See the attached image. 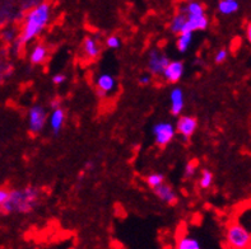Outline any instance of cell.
I'll return each instance as SVG.
<instances>
[{
    "instance_id": "8992f818",
    "label": "cell",
    "mask_w": 251,
    "mask_h": 249,
    "mask_svg": "<svg viewBox=\"0 0 251 249\" xmlns=\"http://www.w3.org/2000/svg\"><path fill=\"white\" fill-rule=\"evenodd\" d=\"M19 0H0V28L22 21L25 13L18 8Z\"/></svg>"
},
{
    "instance_id": "4dcf8cb0",
    "label": "cell",
    "mask_w": 251,
    "mask_h": 249,
    "mask_svg": "<svg viewBox=\"0 0 251 249\" xmlns=\"http://www.w3.org/2000/svg\"><path fill=\"white\" fill-rule=\"evenodd\" d=\"M152 83V75L150 73L148 74H142V75L138 78V84L139 85H150Z\"/></svg>"
},
{
    "instance_id": "1f68e13d",
    "label": "cell",
    "mask_w": 251,
    "mask_h": 249,
    "mask_svg": "<svg viewBox=\"0 0 251 249\" xmlns=\"http://www.w3.org/2000/svg\"><path fill=\"white\" fill-rule=\"evenodd\" d=\"M65 80H67V75L63 73H57L52 76V83H54L55 85L64 84V83H65Z\"/></svg>"
},
{
    "instance_id": "7402d4cb",
    "label": "cell",
    "mask_w": 251,
    "mask_h": 249,
    "mask_svg": "<svg viewBox=\"0 0 251 249\" xmlns=\"http://www.w3.org/2000/svg\"><path fill=\"white\" fill-rule=\"evenodd\" d=\"M217 9L222 16H232L240 9V4L237 0H220Z\"/></svg>"
},
{
    "instance_id": "7c38bea8",
    "label": "cell",
    "mask_w": 251,
    "mask_h": 249,
    "mask_svg": "<svg viewBox=\"0 0 251 249\" xmlns=\"http://www.w3.org/2000/svg\"><path fill=\"white\" fill-rule=\"evenodd\" d=\"M185 108V93L180 87H174L170 91V111L172 116L182 114Z\"/></svg>"
},
{
    "instance_id": "d6a6232c",
    "label": "cell",
    "mask_w": 251,
    "mask_h": 249,
    "mask_svg": "<svg viewBox=\"0 0 251 249\" xmlns=\"http://www.w3.org/2000/svg\"><path fill=\"white\" fill-rule=\"evenodd\" d=\"M95 169V161L93 160H87L84 163V172H91V170Z\"/></svg>"
},
{
    "instance_id": "cb8c5ba5",
    "label": "cell",
    "mask_w": 251,
    "mask_h": 249,
    "mask_svg": "<svg viewBox=\"0 0 251 249\" xmlns=\"http://www.w3.org/2000/svg\"><path fill=\"white\" fill-rule=\"evenodd\" d=\"M166 178H165V174L163 173H159V172H153V173H150L147 176L146 178V182L148 184L150 188H156V187L161 186L162 183H165Z\"/></svg>"
},
{
    "instance_id": "f546056e",
    "label": "cell",
    "mask_w": 251,
    "mask_h": 249,
    "mask_svg": "<svg viewBox=\"0 0 251 249\" xmlns=\"http://www.w3.org/2000/svg\"><path fill=\"white\" fill-rule=\"evenodd\" d=\"M9 187H0V207L5 204V201L8 200V196H9Z\"/></svg>"
},
{
    "instance_id": "ac0fdd59",
    "label": "cell",
    "mask_w": 251,
    "mask_h": 249,
    "mask_svg": "<svg viewBox=\"0 0 251 249\" xmlns=\"http://www.w3.org/2000/svg\"><path fill=\"white\" fill-rule=\"evenodd\" d=\"M175 249H203L201 240L191 234H184L176 242Z\"/></svg>"
},
{
    "instance_id": "9a60e30c",
    "label": "cell",
    "mask_w": 251,
    "mask_h": 249,
    "mask_svg": "<svg viewBox=\"0 0 251 249\" xmlns=\"http://www.w3.org/2000/svg\"><path fill=\"white\" fill-rule=\"evenodd\" d=\"M82 52L84 55V57L88 59V60H95V59H97L100 56V52H101L99 41L93 36H87V37L83 38Z\"/></svg>"
},
{
    "instance_id": "7a4b0ae2",
    "label": "cell",
    "mask_w": 251,
    "mask_h": 249,
    "mask_svg": "<svg viewBox=\"0 0 251 249\" xmlns=\"http://www.w3.org/2000/svg\"><path fill=\"white\" fill-rule=\"evenodd\" d=\"M41 189L31 184L22 188H10L8 200L0 207V215L32 214L41 204Z\"/></svg>"
},
{
    "instance_id": "4fadbf2b",
    "label": "cell",
    "mask_w": 251,
    "mask_h": 249,
    "mask_svg": "<svg viewBox=\"0 0 251 249\" xmlns=\"http://www.w3.org/2000/svg\"><path fill=\"white\" fill-rule=\"evenodd\" d=\"M153 193L156 195L157 199L161 202L166 204V205H175L177 202V193L170 184L167 183H162L161 186L153 188Z\"/></svg>"
},
{
    "instance_id": "484cf974",
    "label": "cell",
    "mask_w": 251,
    "mask_h": 249,
    "mask_svg": "<svg viewBox=\"0 0 251 249\" xmlns=\"http://www.w3.org/2000/svg\"><path fill=\"white\" fill-rule=\"evenodd\" d=\"M105 45L106 47L110 48V50H119L121 47V45H123V41H121V38L119 36L111 35L106 37Z\"/></svg>"
},
{
    "instance_id": "5b68a950",
    "label": "cell",
    "mask_w": 251,
    "mask_h": 249,
    "mask_svg": "<svg viewBox=\"0 0 251 249\" xmlns=\"http://www.w3.org/2000/svg\"><path fill=\"white\" fill-rule=\"evenodd\" d=\"M152 135L154 144L159 148H165L175 139L176 127L169 121H158L152 126Z\"/></svg>"
},
{
    "instance_id": "d4e9b609",
    "label": "cell",
    "mask_w": 251,
    "mask_h": 249,
    "mask_svg": "<svg viewBox=\"0 0 251 249\" xmlns=\"http://www.w3.org/2000/svg\"><path fill=\"white\" fill-rule=\"evenodd\" d=\"M213 181H214V176L213 173L208 169H204L201 172V177H199V187L201 189H208L212 184H213Z\"/></svg>"
},
{
    "instance_id": "ba28073f",
    "label": "cell",
    "mask_w": 251,
    "mask_h": 249,
    "mask_svg": "<svg viewBox=\"0 0 251 249\" xmlns=\"http://www.w3.org/2000/svg\"><path fill=\"white\" fill-rule=\"evenodd\" d=\"M95 87L97 94L101 98H106L114 94V91H116V87H118V82L111 73H101L96 78Z\"/></svg>"
},
{
    "instance_id": "836d02e7",
    "label": "cell",
    "mask_w": 251,
    "mask_h": 249,
    "mask_svg": "<svg viewBox=\"0 0 251 249\" xmlns=\"http://www.w3.org/2000/svg\"><path fill=\"white\" fill-rule=\"evenodd\" d=\"M245 35H246V40H248V42L250 44V46H251V22H249L248 24H246Z\"/></svg>"
},
{
    "instance_id": "6da1fadb",
    "label": "cell",
    "mask_w": 251,
    "mask_h": 249,
    "mask_svg": "<svg viewBox=\"0 0 251 249\" xmlns=\"http://www.w3.org/2000/svg\"><path fill=\"white\" fill-rule=\"evenodd\" d=\"M51 14H52L51 4L45 0L35 8L25 12L19 27L18 38L14 42L25 48V46L35 41L50 23Z\"/></svg>"
},
{
    "instance_id": "f1b7e54d",
    "label": "cell",
    "mask_w": 251,
    "mask_h": 249,
    "mask_svg": "<svg viewBox=\"0 0 251 249\" xmlns=\"http://www.w3.org/2000/svg\"><path fill=\"white\" fill-rule=\"evenodd\" d=\"M227 59H228V51H227V48H220L216 52V55H214V63L218 64V65L225 63Z\"/></svg>"
},
{
    "instance_id": "ffe728a7",
    "label": "cell",
    "mask_w": 251,
    "mask_h": 249,
    "mask_svg": "<svg viewBox=\"0 0 251 249\" xmlns=\"http://www.w3.org/2000/svg\"><path fill=\"white\" fill-rule=\"evenodd\" d=\"M19 28L16 25L6 24L0 28V41L5 45H12L18 38Z\"/></svg>"
},
{
    "instance_id": "5bb4252c",
    "label": "cell",
    "mask_w": 251,
    "mask_h": 249,
    "mask_svg": "<svg viewBox=\"0 0 251 249\" xmlns=\"http://www.w3.org/2000/svg\"><path fill=\"white\" fill-rule=\"evenodd\" d=\"M186 16V14H185ZM209 27V18L207 14H201V16H186V23H185V31L197 32L205 31Z\"/></svg>"
},
{
    "instance_id": "2e32d148",
    "label": "cell",
    "mask_w": 251,
    "mask_h": 249,
    "mask_svg": "<svg viewBox=\"0 0 251 249\" xmlns=\"http://www.w3.org/2000/svg\"><path fill=\"white\" fill-rule=\"evenodd\" d=\"M49 56V50L46 47V45L44 44H36L33 47L31 48L29 51V56H28V60L31 65L33 67H38V65H42V64L46 61Z\"/></svg>"
},
{
    "instance_id": "9c48e42d",
    "label": "cell",
    "mask_w": 251,
    "mask_h": 249,
    "mask_svg": "<svg viewBox=\"0 0 251 249\" xmlns=\"http://www.w3.org/2000/svg\"><path fill=\"white\" fill-rule=\"evenodd\" d=\"M176 133L181 136L185 141H188L198 129L197 117L190 114H180L176 122Z\"/></svg>"
},
{
    "instance_id": "83f0119b",
    "label": "cell",
    "mask_w": 251,
    "mask_h": 249,
    "mask_svg": "<svg viewBox=\"0 0 251 249\" xmlns=\"http://www.w3.org/2000/svg\"><path fill=\"white\" fill-rule=\"evenodd\" d=\"M198 169V163L197 161H189L186 163L184 168V177L185 178H193L197 174Z\"/></svg>"
},
{
    "instance_id": "3957f363",
    "label": "cell",
    "mask_w": 251,
    "mask_h": 249,
    "mask_svg": "<svg viewBox=\"0 0 251 249\" xmlns=\"http://www.w3.org/2000/svg\"><path fill=\"white\" fill-rule=\"evenodd\" d=\"M227 249H251V230L239 221L229 223L225 231Z\"/></svg>"
},
{
    "instance_id": "4316f807",
    "label": "cell",
    "mask_w": 251,
    "mask_h": 249,
    "mask_svg": "<svg viewBox=\"0 0 251 249\" xmlns=\"http://www.w3.org/2000/svg\"><path fill=\"white\" fill-rule=\"evenodd\" d=\"M44 0H19L18 1V8L21 12L25 13L28 12L29 9L35 8L36 5H38L40 3H42Z\"/></svg>"
},
{
    "instance_id": "d6986e66",
    "label": "cell",
    "mask_w": 251,
    "mask_h": 249,
    "mask_svg": "<svg viewBox=\"0 0 251 249\" xmlns=\"http://www.w3.org/2000/svg\"><path fill=\"white\" fill-rule=\"evenodd\" d=\"M193 40H194V32L185 31L178 33L177 38H176V50L180 54H185L190 48Z\"/></svg>"
},
{
    "instance_id": "277c9868",
    "label": "cell",
    "mask_w": 251,
    "mask_h": 249,
    "mask_svg": "<svg viewBox=\"0 0 251 249\" xmlns=\"http://www.w3.org/2000/svg\"><path fill=\"white\" fill-rule=\"evenodd\" d=\"M48 111L44 106L33 104L27 112V125H28L29 134L33 136L40 135L48 123Z\"/></svg>"
},
{
    "instance_id": "44dd1931",
    "label": "cell",
    "mask_w": 251,
    "mask_h": 249,
    "mask_svg": "<svg viewBox=\"0 0 251 249\" xmlns=\"http://www.w3.org/2000/svg\"><path fill=\"white\" fill-rule=\"evenodd\" d=\"M185 23H186V16H185L182 12H177L176 14H174V17L170 21L169 29L171 33L177 36L178 33L184 32Z\"/></svg>"
},
{
    "instance_id": "30bf717a",
    "label": "cell",
    "mask_w": 251,
    "mask_h": 249,
    "mask_svg": "<svg viewBox=\"0 0 251 249\" xmlns=\"http://www.w3.org/2000/svg\"><path fill=\"white\" fill-rule=\"evenodd\" d=\"M185 74V64L181 60H170L169 65L163 70L162 78L165 82L176 84L182 79Z\"/></svg>"
},
{
    "instance_id": "52a82bcc",
    "label": "cell",
    "mask_w": 251,
    "mask_h": 249,
    "mask_svg": "<svg viewBox=\"0 0 251 249\" xmlns=\"http://www.w3.org/2000/svg\"><path fill=\"white\" fill-rule=\"evenodd\" d=\"M169 56L159 51L158 48H152L147 56V70L152 76H162L163 70L169 65Z\"/></svg>"
},
{
    "instance_id": "e0dca14e",
    "label": "cell",
    "mask_w": 251,
    "mask_h": 249,
    "mask_svg": "<svg viewBox=\"0 0 251 249\" xmlns=\"http://www.w3.org/2000/svg\"><path fill=\"white\" fill-rule=\"evenodd\" d=\"M178 12H182L186 16H201L205 14V6L199 0H188L180 6Z\"/></svg>"
},
{
    "instance_id": "e575fe53",
    "label": "cell",
    "mask_w": 251,
    "mask_h": 249,
    "mask_svg": "<svg viewBox=\"0 0 251 249\" xmlns=\"http://www.w3.org/2000/svg\"><path fill=\"white\" fill-rule=\"evenodd\" d=\"M50 106H51V108H52V110H54V108H57V107H61V101L60 99H52V101L50 102Z\"/></svg>"
},
{
    "instance_id": "8fae6325",
    "label": "cell",
    "mask_w": 251,
    "mask_h": 249,
    "mask_svg": "<svg viewBox=\"0 0 251 249\" xmlns=\"http://www.w3.org/2000/svg\"><path fill=\"white\" fill-rule=\"evenodd\" d=\"M65 120H67V113H65L63 107L54 108L51 111V113L48 117V122L54 136L60 135L64 129V125H65Z\"/></svg>"
},
{
    "instance_id": "603a6c76",
    "label": "cell",
    "mask_w": 251,
    "mask_h": 249,
    "mask_svg": "<svg viewBox=\"0 0 251 249\" xmlns=\"http://www.w3.org/2000/svg\"><path fill=\"white\" fill-rule=\"evenodd\" d=\"M14 73V68L9 61L0 60V84L10 79V76Z\"/></svg>"
}]
</instances>
